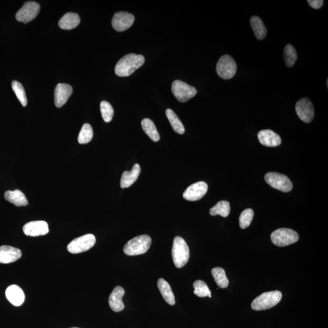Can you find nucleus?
Listing matches in <instances>:
<instances>
[{
  "mask_svg": "<svg viewBox=\"0 0 328 328\" xmlns=\"http://www.w3.org/2000/svg\"><path fill=\"white\" fill-rule=\"evenodd\" d=\"M96 242V239L94 235L87 234L73 239L68 245L67 249L71 254H80L90 250Z\"/></svg>",
  "mask_w": 328,
  "mask_h": 328,
  "instance_id": "0eeeda50",
  "label": "nucleus"
},
{
  "mask_svg": "<svg viewBox=\"0 0 328 328\" xmlns=\"http://www.w3.org/2000/svg\"><path fill=\"white\" fill-rule=\"evenodd\" d=\"M265 181L272 188L287 193L293 189V183L286 175L275 172L268 173L265 176Z\"/></svg>",
  "mask_w": 328,
  "mask_h": 328,
  "instance_id": "6e6552de",
  "label": "nucleus"
},
{
  "mask_svg": "<svg viewBox=\"0 0 328 328\" xmlns=\"http://www.w3.org/2000/svg\"><path fill=\"white\" fill-rule=\"evenodd\" d=\"M125 295L124 288L118 286L114 289L112 293L110 295L109 305L111 309L118 313L124 310L125 305L122 301V297Z\"/></svg>",
  "mask_w": 328,
  "mask_h": 328,
  "instance_id": "a211bd4d",
  "label": "nucleus"
},
{
  "mask_svg": "<svg viewBox=\"0 0 328 328\" xmlns=\"http://www.w3.org/2000/svg\"><path fill=\"white\" fill-rule=\"evenodd\" d=\"M142 129L148 136L150 137V138L154 141V142H157L160 139V136L156 129L155 124L152 120L149 119H144L142 120Z\"/></svg>",
  "mask_w": 328,
  "mask_h": 328,
  "instance_id": "393cba45",
  "label": "nucleus"
},
{
  "mask_svg": "<svg viewBox=\"0 0 328 328\" xmlns=\"http://www.w3.org/2000/svg\"><path fill=\"white\" fill-rule=\"evenodd\" d=\"M194 288V294L199 297H212L211 291L204 281L202 280H196L193 283Z\"/></svg>",
  "mask_w": 328,
  "mask_h": 328,
  "instance_id": "7c9ffc66",
  "label": "nucleus"
},
{
  "mask_svg": "<svg viewBox=\"0 0 328 328\" xmlns=\"http://www.w3.org/2000/svg\"><path fill=\"white\" fill-rule=\"evenodd\" d=\"M254 212L253 210L251 209H247L244 210L241 213L239 216V226L242 229L248 228L251 225L252 219H253Z\"/></svg>",
  "mask_w": 328,
  "mask_h": 328,
  "instance_id": "473e14b6",
  "label": "nucleus"
},
{
  "mask_svg": "<svg viewBox=\"0 0 328 328\" xmlns=\"http://www.w3.org/2000/svg\"><path fill=\"white\" fill-rule=\"evenodd\" d=\"M71 328H78V327H71Z\"/></svg>",
  "mask_w": 328,
  "mask_h": 328,
  "instance_id": "c9c22d12",
  "label": "nucleus"
},
{
  "mask_svg": "<svg viewBox=\"0 0 328 328\" xmlns=\"http://www.w3.org/2000/svg\"><path fill=\"white\" fill-rule=\"evenodd\" d=\"M250 22L256 38L258 40H263L267 35V29L262 19L257 16H252Z\"/></svg>",
  "mask_w": 328,
  "mask_h": 328,
  "instance_id": "b1692460",
  "label": "nucleus"
},
{
  "mask_svg": "<svg viewBox=\"0 0 328 328\" xmlns=\"http://www.w3.org/2000/svg\"><path fill=\"white\" fill-rule=\"evenodd\" d=\"M6 297L9 302L15 306H19L24 303V292L17 285H11L6 291Z\"/></svg>",
  "mask_w": 328,
  "mask_h": 328,
  "instance_id": "6ab92c4d",
  "label": "nucleus"
},
{
  "mask_svg": "<svg viewBox=\"0 0 328 328\" xmlns=\"http://www.w3.org/2000/svg\"><path fill=\"white\" fill-rule=\"evenodd\" d=\"M271 238L274 244L278 247H284L297 242L299 239V235L293 230L281 228L272 232Z\"/></svg>",
  "mask_w": 328,
  "mask_h": 328,
  "instance_id": "39448f33",
  "label": "nucleus"
},
{
  "mask_svg": "<svg viewBox=\"0 0 328 328\" xmlns=\"http://www.w3.org/2000/svg\"><path fill=\"white\" fill-rule=\"evenodd\" d=\"M307 2L309 3L311 7L316 9H320L324 3L323 0H308Z\"/></svg>",
  "mask_w": 328,
  "mask_h": 328,
  "instance_id": "f704fd0d",
  "label": "nucleus"
},
{
  "mask_svg": "<svg viewBox=\"0 0 328 328\" xmlns=\"http://www.w3.org/2000/svg\"><path fill=\"white\" fill-rule=\"evenodd\" d=\"M134 16L127 12H119L114 15L112 26L115 30L122 32L129 29L134 24Z\"/></svg>",
  "mask_w": 328,
  "mask_h": 328,
  "instance_id": "ddd939ff",
  "label": "nucleus"
},
{
  "mask_svg": "<svg viewBox=\"0 0 328 328\" xmlns=\"http://www.w3.org/2000/svg\"><path fill=\"white\" fill-rule=\"evenodd\" d=\"M73 91V88L71 85L65 84H58L55 87L54 92L55 106L57 108L63 107L71 96Z\"/></svg>",
  "mask_w": 328,
  "mask_h": 328,
  "instance_id": "2eb2a0df",
  "label": "nucleus"
},
{
  "mask_svg": "<svg viewBox=\"0 0 328 328\" xmlns=\"http://www.w3.org/2000/svg\"><path fill=\"white\" fill-rule=\"evenodd\" d=\"M93 137V130L90 124H85L78 134V141L80 144L89 143Z\"/></svg>",
  "mask_w": 328,
  "mask_h": 328,
  "instance_id": "c756f323",
  "label": "nucleus"
},
{
  "mask_svg": "<svg viewBox=\"0 0 328 328\" xmlns=\"http://www.w3.org/2000/svg\"><path fill=\"white\" fill-rule=\"evenodd\" d=\"M40 11V6L35 2L25 3L22 8L16 12L15 18L19 22L28 24L37 17Z\"/></svg>",
  "mask_w": 328,
  "mask_h": 328,
  "instance_id": "9d476101",
  "label": "nucleus"
},
{
  "mask_svg": "<svg viewBox=\"0 0 328 328\" xmlns=\"http://www.w3.org/2000/svg\"><path fill=\"white\" fill-rule=\"evenodd\" d=\"M140 167L138 163H136L133 167L131 171L124 172L120 180L121 188L125 189L129 188L136 181L140 175Z\"/></svg>",
  "mask_w": 328,
  "mask_h": 328,
  "instance_id": "aec40b11",
  "label": "nucleus"
},
{
  "mask_svg": "<svg viewBox=\"0 0 328 328\" xmlns=\"http://www.w3.org/2000/svg\"><path fill=\"white\" fill-rule=\"evenodd\" d=\"M237 71V64L231 55H224L219 59L216 65V72L223 79H231L235 76Z\"/></svg>",
  "mask_w": 328,
  "mask_h": 328,
  "instance_id": "423d86ee",
  "label": "nucleus"
},
{
  "mask_svg": "<svg viewBox=\"0 0 328 328\" xmlns=\"http://www.w3.org/2000/svg\"><path fill=\"white\" fill-rule=\"evenodd\" d=\"M208 190V185L203 181L193 183L183 193V197L190 201H196L201 199L206 194Z\"/></svg>",
  "mask_w": 328,
  "mask_h": 328,
  "instance_id": "f8f14e48",
  "label": "nucleus"
},
{
  "mask_svg": "<svg viewBox=\"0 0 328 328\" xmlns=\"http://www.w3.org/2000/svg\"><path fill=\"white\" fill-rule=\"evenodd\" d=\"M22 255L20 249L9 245H2L0 247V263H11L17 261Z\"/></svg>",
  "mask_w": 328,
  "mask_h": 328,
  "instance_id": "dca6fc26",
  "label": "nucleus"
},
{
  "mask_svg": "<svg viewBox=\"0 0 328 328\" xmlns=\"http://www.w3.org/2000/svg\"><path fill=\"white\" fill-rule=\"evenodd\" d=\"M172 255L174 264L177 268H181L188 263L190 250L188 244L182 238L176 237L174 239Z\"/></svg>",
  "mask_w": 328,
  "mask_h": 328,
  "instance_id": "f03ea898",
  "label": "nucleus"
},
{
  "mask_svg": "<svg viewBox=\"0 0 328 328\" xmlns=\"http://www.w3.org/2000/svg\"><path fill=\"white\" fill-rule=\"evenodd\" d=\"M151 244L152 238L149 235H140L128 241L124 245V252L129 256L142 255L149 251Z\"/></svg>",
  "mask_w": 328,
  "mask_h": 328,
  "instance_id": "7ed1b4c3",
  "label": "nucleus"
},
{
  "mask_svg": "<svg viewBox=\"0 0 328 328\" xmlns=\"http://www.w3.org/2000/svg\"><path fill=\"white\" fill-rule=\"evenodd\" d=\"M258 138L262 146L266 147H275L281 143L280 136L271 130L260 131L258 133Z\"/></svg>",
  "mask_w": 328,
  "mask_h": 328,
  "instance_id": "f3484780",
  "label": "nucleus"
},
{
  "mask_svg": "<svg viewBox=\"0 0 328 328\" xmlns=\"http://www.w3.org/2000/svg\"><path fill=\"white\" fill-rule=\"evenodd\" d=\"M172 91L174 96L180 102H186L197 94L195 87L178 80L173 82Z\"/></svg>",
  "mask_w": 328,
  "mask_h": 328,
  "instance_id": "1a4fd4ad",
  "label": "nucleus"
},
{
  "mask_svg": "<svg viewBox=\"0 0 328 328\" xmlns=\"http://www.w3.org/2000/svg\"><path fill=\"white\" fill-rule=\"evenodd\" d=\"M283 57L285 64L288 68L293 67L297 60L296 49L291 45L288 44L284 49Z\"/></svg>",
  "mask_w": 328,
  "mask_h": 328,
  "instance_id": "c85d7f7f",
  "label": "nucleus"
},
{
  "mask_svg": "<svg viewBox=\"0 0 328 328\" xmlns=\"http://www.w3.org/2000/svg\"><path fill=\"white\" fill-rule=\"evenodd\" d=\"M213 278L219 288L224 289L229 286V281L224 269L221 268H213L212 270Z\"/></svg>",
  "mask_w": 328,
  "mask_h": 328,
  "instance_id": "bb28decb",
  "label": "nucleus"
},
{
  "mask_svg": "<svg viewBox=\"0 0 328 328\" xmlns=\"http://www.w3.org/2000/svg\"><path fill=\"white\" fill-rule=\"evenodd\" d=\"M231 212V207L228 201H219L215 206L210 210V214L212 216L221 215L222 217L226 218Z\"/></svg>",
  "mask_w": 328,
  "mask_h": 328,
  "instance_id": "cd10ccee",
  "label": "nucleus"
},
{
  "mask_svg": "<svg viewBox=\"0 0 328 328\" xmlns=\"http://www.w3.org/2000/svg\"><path fill=\"white\" fill-rule=\"evenodd\" d=\"M295 111L298 116L305 123H310L314 117V108L308 98H301L295 105Z\"/></svg>",
  "mask_w": 328,
  "mask_h": 328,
  "instance_id": "9b49d317",
  "label": "nucleus"
},
{
  "mask_svg": "<svg viewBox=\"0 0 328 328\" xmlns=\"http://www.w3.org/2000/svg\"><path fill=\"white\" fill-rule=\"evenodd\" d=\"M157 287H158L160 293L166 302L172 306L175 305V295H174L172 288L168 282L162 278H159L157 281Z\"/></svg>",
  "mask_w": 328,
  "mask_h": 328,
  "instance_id": "4be33fe9",
  "label": "nucleus"
},
{
  "mask_svg": "<svg viewBox=\"0 0 328 328\" xmlns=\"http://www.w3.org/2000/svg\"><path fill=\"white\" fill-rule=\"evenodd\" d=\"M145 58L142 55L129 54L125 55L115 67V73L119 77H128L144 65Z\"/></svg>",
  "mask_w": 328,
  "mask_h": 328,
  "instance_id": "f257e3e1",
  "label": "nucleus"
},
{
  "mask_svg": "<svg viewBox=\"0 0 328 328\" xmlns=\"http://www.w3.org/2000/svg\"><path fill=\"white\" fill-rule=\"evenodd\" d=\"M80 18L79 15L75 13L68 12L64 15L58 22V26L65 30H71L74 29L80 24Z\"/></svg>",
  "mask_w": 328,
  "mask_h": 328,
  "instance_id": "412c9836",
  "label": "nucleus"
},
{
  "mask_svg": "<svg viewBox=\"0 0 328 328\" xmlns=\"http://www.w3.org/2000/svg\"><path fill=\"white\" fill-rule=\"evenodd\" d=\"M100 111L101 116L106 122H110L114 116V110L111 105L107 101H102L100 103Z\"/></svg>",
  "mask_w": 328,
  "mask_h": 328,
  "instance_id": "72a5a7b5",
  "label": "nucleus"
},
{
  "mask_svg": "<svg viewBox=\"0 0 328 328\" xmlns=\"http://www.w3.org/2000/svg\"><path fill=\"white\" fill-rule=\"evenodd\" d=\"M282 298L280 291L267 292L259 295L252 301L251 307L255 311H262L271 309L276 306Z\"/></svg>",
  "mask_w": 328,
  "mask_h": 328,
  "instance_id": "20e7f679",
  "label": "nucleus"
},
{
  "mask_svg": "<svg viewBox=\"0 0 328 328\" xmlns=\"http://www.w3.org/2000/svg\"><path fill=\"white\" fill-rule=\"evenodd\" d=\"M25 234L29 237H38L47 235L49 232L48 224L44 221H31L27 223L23 228Z\"/></svg>",
  "mask_w": 328,
  "mask_h": 328,
  "instance_id": "4468645a",
  "label": "nucleus"
},
{
  "mask_svg": "<svg viewBox=\"0 0 328 328\" xmlns=\"http://www.w3.org/2000/svg\"><path fill=\"white\" fill-rule=\"evenodd\" d=\"M12 88L14 91L16 97L22 105L23 107L27 106L28 99L25 91V88L23 85L17 81L12 82Z\"/></svg>",
  "mask_w": 328,
  "mask_h": 328,
  "instance_id": "2f4dec72",
  "label": "nucleus"
},
{
  "mask_svg": "<svg viewBox=\"0 0 328 328\" xmlns=\"http://www.w3.org/2000/svg\"><path fill=\"white\" fill-rule=\"evenodd\" d=\"M166 113L174 131L179 134L184 133L185 128L176 113L171 109H167Z\"/></svg>",
  "mask_w": 328,
  "mask_h": 328,
  "instance_id": "a878e982",
  "label": "nucleus"
},
{
  "mask_svg": "<svg viewBox=\"0 0 328 328\" xmlns=\"http://www.w3.org/2000/svg\"><path fill=\"white\" fill-rule=\"evenodd\" d=\"M5 198L8 201L17 207L26 206L28 204V201L24 193L20 190H15L14 191L6 192Z\"/></svg>",
  "mask_w": 328,
  "mask_h": 328,
  "instance_id": "5701e85b",
  "label": "nucleus"
}]
</instances>
